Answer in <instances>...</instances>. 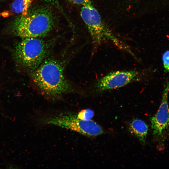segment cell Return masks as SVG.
Masks as SVG:
<instances>
[{"label":"cell","instance_id":"8fae6325","mask_svg":"<svg viewBox=\"0 0 169 169\" xmlns=\"http://www.w3.org/2000/svg\"><path fill=\"white\" fill-rule=\"evenodd\" d=\"M161 58L164 72H169V50L165 51L163 53Z\"/></svg>","mask_w":169,"mask_h":169},{"label":"cell","instance_id":"3957f363","mask_svg":"<svg viewBox=\"0 0 169 169\" xmlns=\"http://www.w3.org/2000/svg\"><path fill=\"white\" fill-rule=\"evenodd\" d=\"M23 39L15 47L14 58L18 65L31 73L47 58L51 43L40 38Z\"/></svg>","mask_w":169,"mask_h":169},{"label":"cell","instance_id":"5b68a950","mask_svg":"<svg viewBox=\"0 0 169 169\" xmlns=\"http://www.w3.org/2000/svg\"><path fill=\"white\" fill-rule=\"evenodd\" d=\"M42 124L54 125L70 129L83 135L96 136L102 134V128L94 121L81 120L76 114H61L58 115L44 117L41 118Z\"/></svg>","mask_w":169,"mask_h":169},{"label":"cell","instance_id":"6da1fadb","mask_svg":"<svg viewBox=\"0 0 169 169\" xmlns=\"http://www.w3.org/2000/svg\"><path fill=\"white\" fill-rule=\"evenodd\" d=\"M64 66L55 58H46L35 70L31 73V79L45 94L54 97L74 92L76 90L65 77Z\"/></svg>","mask_w":169,"mask_h":169},{"label":"cell","instance_id":"7c38bea8","mask_svg":"<svg viewBox=\"0 0 169 169\" xmlns=\"http://www.w3.org/2000/svg\"><path fill=\"white\" fill-rule=\"evenodd\" d=\"M74 4L81 5L82 6L91 3V0H68Z\"/></svg>","mask_w":169,"mask_h":169},{"label":"cell","instance_id":"277c9868","mask_svg":"<svg viewBox=\"0 0 169 169\" xmlns=\"http://www.w3.org/2000/svg\"><path fill=\"white\" fill-rule=\"evenodd\" d=\"M80 15L88 28L94 43L98 45L103 41H110L120 49L132 54L127 46L120 41L106 26L99 13L91 3L83 6Z\"/></svg>","mask_w":169,"mask_h":169},{"label":"cell","instance_id":"9c48e42d","mask_svg":"<svg viewBox=\"0 0 169 169\" xmlns=\"http://www.w3.org/2000/svg\"><path fill=\"white\" fill-rule=\"evenodd\" d=\"M33 0H14L10 6V11L13 13L24 14L26 13Z\"/></svg>","mask_w":169,"mask_h":169},{"label":"cell","instance_id":"30bf717a","mask_svg":"<svg viewBox=\"0 0 169 169\" xmlns=\"http://www.w3.org/2000/svg\"><path fill=\"white\" fill-rule=\"evenodd\" d=\"M78 118L83 120H91L94 115V112L90 109H86L82 110L76 114Z\"/></svg>","mask_w":169,"mask_h":169},{"label":"cell","instance_id":"7a4b0ae2","mask_svg":"<svg viewBox=\"0 0 169 169\" xmlns=\"http://www.w3.org/2000/svg\"><path fill=\"white\" fill-rule=\"evenodd\" d=\"M54 24L52 13L47 7L37 6L28 10L16 19L13 24V31L23 38H42L52 30Z\"/></svg>","mask_w":169,"mask_h":169},{"label":"cell","instance_id":"8992f818","mask_svg":"<svg viewBox=\"0 0 169 169\" xmlns=\"http://www.w3.org/2000/svg\"><path fill=\"white\" fill-rule=\"evenodd\" d=\"M169 74L163 86L161 100L158 110L151 119L153 134L160 147H162L169 130Z\"/></svg>","mask_w":169,"mask_h":169},{"label":"cell","instance_id":"4fadbf2b","mask_svg":"<svg viewBox=\"0 0 169 169\" xmlns=\"http://www.w3.org/2000/svg\"><path fill=\"white\" fill-rule=\"evenodd\" d=\"M45 1L48 2H51L54 1L55 0H44Z\"/></svg>","mask_w":169,"mask_h":169},{"label":"cell","instance_id":"ba28073f","mask_svg":"<svg viewBox=\"0 0 169 169\" xmlns=\"http://www.w3.org/2000/svg\"><path fill=\"white\" fill-rule=\"evenodd\" d=\"M130 129L140 141L144 144L148 130L146 124L141 120L135 119L131 124Z\"/></svg>","mask_w":169,"mask_h":169},{"label":"cell","instance_id":"52a82bcc","mask_svg":"<svg viewBox=\"0 0 169 169\" xmlns=\"http://www.w3.org/2000/svg\"><path fill=\"white\" fill-rule=\"evenodd\" d=\"M141 76V72L135 70L111 72L97 80L95 84L94 89L95 92L100 93L138 81Z\"/></svg>","mask_w":169,"mask_h":169}]
</instances>
